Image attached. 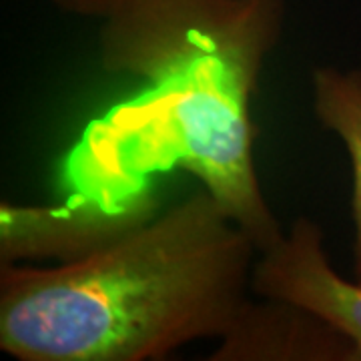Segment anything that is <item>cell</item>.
I'll use <instances>...</instances> for the list:
<instances>
[{
	"label": "cell",
	"instance_id": "6da1fadb",
	"mask_svg": "<svg viewBox=\"0 0 361 361\" xmlns=\"http://www.w3.org/2000/svg\"><path fill=\"white\" fill-rule=\"evenodd\" d=\"M285 18L287 0H125L103 18L99 63L142 92L82 133L66 157L68 195L116 201L180 169L259 251L277 243L285 231L259 183L251 113Z\"/></svg>",
	"mask_w": 361,
	"mask_h": 361
},
{
	"label": "cell",
	"instance_id": "52a82bcc",
	"mask_svg": "<svg viewBox=\"0 0 361 361\" xmlns=\"http://www.w3.org/2000/svg\"><path fill=\"white\" fill-rule=\"evenodd\" d=\"M52 6L61 8L75 16H85V18H106L113 14L125 2V0H47Z\"/></svg>",
	"mask_w": 361,
	"mask_h": 361
},
{
	"label": "cell",
	"instance_id": "277c9868",
	"mask_svg": "<svg viewBox=\"0 0 361 361\" xmlns=\"http://www.w3.org/2000/svg\"><path fill=\"white\" fill-rule=\"evenodd\" d=\"M251 291L313 311L348 337L361 361V281L337 273L313 219L297 217L277 243L259 251Z\"/></svg>",
	"mask_w": 361,
	"mask_h": 361
},
{
	"label": "cell",
	"instance_id": "5b68a950",
	"mask_svg": "<svg viewBox=\"0 0 361 361\" xmlns=\"http://www.w3.org/2000/svg\"><path fill=\"white\" fill-rule=\"evenodd\" d=\"M211 361H355L353 343L334 325L283 299H247Z\"/></svg>",
	"mask_w": 361,
	"mask_h": 361
},
{
	"label": "cell",
	"instance_id": "7a4b0ae2",
	"mask_svg": "<svg viewBox=\"0 0 361 361\" xmlns=\"http://www.w3.org/2000/svg\"><path fill=\"white\" fill-rule=\"evenodd\" d=\"M257 255L201 189L90 257L2 265L0 349L20 361H147L221 339L249 299Z\"/></svg>",
	"mask_w": 361,
	"mask_h": 361
},
{
	"label": "cell",
	"instance_id": "8992f818",
	"mask_svg": "<svg viewBox=\"0 0 361 361\" xmlns=\"http://www.w3.org/2000/svg\"><path fill=\"white\" fill-rule=\"evenodd\" d=\"M311 103L322 127L339 137L353 169V273L361 281V68L331 65L311 71Z\"/></svg>",
	"mask_w": 361,
	"mask_h": 361
},
{
	"label": "cell",
	"instance_id": "3957f363",
	"mask_svg": "<svg viewBox=\"0 0 361 361\" xmlns=\"http://www.w3.org/2000/svg\"><path fill=\"white\" fill-rule=\"evenodd\" d=\"M159 215L155 185L123 199L66 195L56 205H0V263L90 257Z\"/></svg>",
	"mask_w": 361,
	"mask_h": 361
}]
</instances>
